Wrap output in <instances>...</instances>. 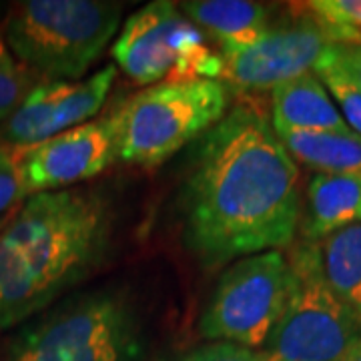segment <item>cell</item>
<instances>
[{"label": "cell", "instance_id": "1", "mask_svg": "<svg viewBox=\"0 0 361 361\" xmlns=\"http://www.w3.org/2000/svg\"><path fill=\"white\" fill-rule=\"evenodd\" d=\"M179 211L185 245L207 269L293 245L299 169L265 111L235 104L193 142Z\"/></svg>", "mask_w": 361, "mask_h": 361}, {"label": "cell", "instance_id": "2", "mask_svg": "<svg viewBox=\"0 0 361 361\" xmlns=\"http://www.w3.org/2000/svg\"><path fill=\"white\" fill-rule=\"evenodd\" d=\"M111 235L101 195L66 189L26 197L0 227V331L30 322L89 277Z\"/></svg>", "mask_w": 361, "mask_h": 361}, {"label": "cell", "instance_id": "3", "mask_svg": "<svg viewBox=\"0 0 361 361\" xmlns=\"http://www.w3.org/2000/svg\"><path fill=\"white\" fill-rule=\"evenodd\" d=\"M142 327L129 297L97 289L23 323L4 361H142Z\"/></svg>", "mask_w": 361, "mask_h": 361}, {"label": "cell", "instance_id": "4", "mask_svg": "<svg viewBox=\"0 0 361 361\" xmlns=\"http://www.w3.org/2000/svg\"><path fill=\"white\" fill-rule=\"evenodd\" d=\"M123 4L106 0H26L4 23L2 39L40 80H80L115 39Z\"/></svg>", "mask_w": 361, "mask_h": 361}, {"label": "cell", "instance_id": "5", "mask_svg": "<svg viewBox=\"0 0 361 361\" xmlns=\"http://www.w3.org/2000/svg\"><path fill=\"white\" fill-rule=\"evenodd\" d=\"M229 111L223 80H173L137 92L116 109L118 159L159 167L201 139Z\"/></svg>", "mask_w": 361, "mask_h": 361}, {"label": "cell", "instance_id": "6", "mask_svg": "<svg viewBox=\"0 0 361 361\" xmlns=\"http://www.w3.org/2000/svg\"><path fill=\"white\" fill-rule=\"evenodd\" d=\"M287 261L291 291L279 322L259 349L261 361H343L361 337V319L327 283L319 245H291Z\"/></svg>", "mask_w": 361, "mask_h": 361}, {"label": "cell", "instance_id": "7", "mask_svg": "<svg viewBox=\"0 0 361 361\" xmlns=\"http://www.w3.org/2000/svg\"><path fill=\"white\" fill-rule=\"evenodd\" d=\"M115 66L141 85L173 80H221L223 56L169 0H155L125 20L111 49Z\"/></svg>", "mask_w": 361, "mask_h": 361}, {"label": "cell", "instance_id": "8", "mask_svg": "<svg viewBox=\"0 0 361 361\" xmlns=\"http://www.w3.org/2000/svg\"><path fill=\"white\" fill-rule=\"evenodd\" d=\"M291 291V267L281 251L239 259L221 273L199 317L207 341H225L259 351L283 313Z\"/></svg>", "mask_w": 361, "mask_h": 361}, {"label": "cell", "instance_id": "9", "mask_svg": "<svg viewBox=\"0 0 361 361\" xmlns=\"http://www.w3.org/2000/svg\"><path fill=\"white\" fill-rule=\"evenodd\" d=\"M337 42H357V37L301 8L293 20L271 23L249 47L219 51L225 65L221 80L227 89L241 92H271L291 78L311 73L325 51Z\"/></svg>", "mask_w": 361, "mask_h": 361}, {"label": "cell", "instance_id": "10", "mask_svg": "<svg viewBox=\"0 0 361 361\" xmlns=\"http://www.w3.org/2000/svg\"><path fill=\"white\" fill-rule=\"evenodd\" d=\"M115 78L116 66L109 65L80 80H40L0 127V149L23 153L92 121Z\"/></svg>", "mask_w": 361, "mask_h": 361}, {"label": "cell", "instance_id": "11", "mask_svg": "<svg viewBox=\"0 0 361 361\" xmlns=\"http://www.w3.org/2000/svg\"><path fill=\"white\" fill-rule=\"evenodd\" d=\"M118 159V118L89 121L20 153L26 197L66 191L113 167Z\"/></svg>", "mask_w": 361, "mask_h": 361}, {"label": "cell", "instance_id": "12", "mask_svg": "<svg viewBox=\"0 0 361 361\" xmlns=\"http://www.w3.org/2000/svg\"><path fill=\"white\" fill-rule=\"evenodd\" d=\"M269 118L277 135L351 130L329 90L313 71L271 90Z\"/></svg>", "mask_w": 361, "mask_h": 361}, {"label": "cell", "instance_id": "13", "mask_svg": "<svg viewBox=\"0 0 361 361\" xmlns=\"http://www.w3.org/2000/svg\"><path fill=\"white\" fill-rule=\"evenodd\" d=\"M361 223V177L315 173L307 183L299 231L303 241L319 243L327 235Z\"/></svg>", "mask_w": 361, "mask_h": 361}, {"label": "cell", "instance_id": "14", "mask_svg": "<svg viewBox=\"0 0 361 361\" xmlns=\"http://www.w3.org/2000/svg\"><path fill=\"white\" fill-rule=\"evenodd\" d=\"M179 11L221 51L249 47L269 28L271 8L249 0H187Z\"/></svg>", "mask_w": 361, "mask_h": 361}, {"label": "cell", "instance_id": "15", "mask_svg": "<svg viewBox=\"0 0 361 361\" xmlns=\"http://www.w3.org/2000/svg\"><path fill=\"white\" fill-rule=\"evenodd\" d=\"M295 163L322 175L361 177V137L353 130L331 133H279Z\"/></svg>", "mask_w": 361, "mask_h": 361}, {"label": "cell", "instance_id": "16", "mask_svg": "<svg viewBox=\"0 0 361 361\" xmlns=\"http://www.w3.org/2000/svg\"><path fill=\"white\" fill-rule=\"evenodd\" d=\"M317 245L327 283L361 319V223L327 235Z\"/></svg>", "mask_w": 361, "mask_h": 361}, {"label": "cell", "instance_id": "17", "mask_svg": "<svg viewBox=\"0 0 361 361\" xmlns=\"http://www.w3.org/2000/svg\"><path fill=\"white\" fill-rule=\"evenodd\" d=\"M313 73L319 77L325 89L329 90L334 103L343 116L345 125L361 137V90L345 77V73L329 59L325 51L319 63L315 65Z\"/></svg>", "mask_w": 361, "mask_h": 361}, {"label": "cell", "instance_id": "18", "mask_svg": "<svg viewBox=\"0 0 361 361\" xmlns=\"http://www.w3.org/2000/svg\"><path fill=\"white\" fill-rule=\"evenodd\" d=\"M39 82L40 78L35 73L16 61L0 35V127Z\"/></svg>", "mask_w": 361, "mask_h": 361}, {"label": "cell", "instance_id": "19", "mask_svg": "<svg viewBox=\"0 0 361 361\" xmlns=\"http://www.w3.org/2000/svg\"><path fill=\"white\" fill-rule=\"evenodd\" d=\"M301 6L323 23L361 37V0H311Z\"/></svg>", "mask_w": 361, "mask_h": 361}, {"label": "cell", "instance_id": "20", "mask_svg": "<svg viewBox=\"0 0 361 361\" xmlns=\"http://www.w3.org/2000/svg\"><path fill=\"white\" fill-rule=\"evenodd\" d=\"M26 199L20 153L0 149V215Z\"/></svg>", "mask_w": 361, "mask_h": 361}, {"label": "cell", "instance_id": "21", "mask_svg": "<svg viewBox=\"0 0 361 361\" xmlns=\"http://www.w3.org/2000/svg\"><path fill=\"white\" fill-rule=\"evenodd\" d=\"M165 361H261L259 351L241 348L225 341H209L205 345L185 351L177 357Z\"/></svg>", "mask_w": 361, "mask_h": 361}, {"label": "cell", "instance_id": "22", "mask_svg": "<svg viewBox=\"0 0 361 361\" xmlns=\"http://www.w3.org/2000/svg\"><path fill=\"white\" fill-rule=\"evenodd\" d=\"M329 59L336 63L345 77L361 90V44L360 42H337L327 49Z\"/></svg>", "mask_w": 361, "mask_h": 361}, {"label": "cell", "instance_id": "23", "mask_svg": "<svg viewBox=\"0 0 361 361\" xmlns=\"http://www.w3.org/2000/svg\"><path fill=\"white\" fill-rule=\"evenodd\" d=\"M343 361H361V337L353 343V348L349 349V353Z\"/></svg>", "mask_w": 361, "mask_h": 361}, {"label": "cell", "instance_id": "24", "mask_svg": "<svg viewBox=\"0 0 361 361\" xmlns=\"http://www.w3.org/2000/svg\"><path fill=\"white\" fill-rule=\"evenodd\" d=\"M2 223H4V221H0V227H2Z\"/></svg>", "mask_w": 361, "mask_h": 361}]
</instances>
